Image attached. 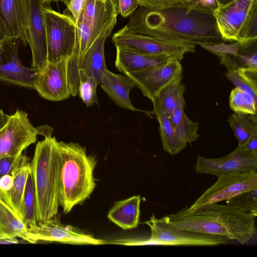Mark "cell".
<instances>
[{
  "label": "cell",
  "mask_w": 257,
  "mask_h": 257,
  "mask_svg": "<svg viewBox=\"0 0 257 257\" xmlns=\"http://www.w3.org/2000/svg\"><path fill=\"white\" fill-rule=\"evenodd\" d=\"M124 27L135 33L194 46L223 42L213 12L192 0L162 10L140 6Z\"/></svg>",
  "instance_id": "obj_1"
},
{
  "label": "cell",
  "mask_w": 257,
  "mask_h": 257,
  "mask_svg": "<svg viewBox=\"0 0 257 257\" xmlns=\"http://www.w3.org/2000/svg\"><path fill=\"white\" fill-rule=\"evenodd\" d=\"M179 229L225 237L245 244L256 234L255 217L229 205L217 203L184 208L164 217Z\"/></svg>",
  "instance_id": "obj_2"
},
{
  "label": "cell",
  "mask_w": 257,
  "mask_h": 257,
  "mask_svg": "<svg viewBox=\"0 0 257 257\" xmlns=\"http://www.w3.org/2000/svg\"><path fill=\"white\" fill-rule=\"evenodd\" d=\"M61 157L59 201L64 213L88 198L96 183L93 175L97 160L76 143L59 142Z\"/></svg>",
  "instance_id": "obj_3"
},
{
  "label": "cell",
  "mask_w": 257,
  "mask_h": 257,
  "mask_svg": "<svg viewBox=\"0 0 257 257\" xmlns=\"http://www.w3.org/2000/svg\"><path fill=\"white\" fill-rule=\"evenodd\" d=\"M60 168L59 142L55 137H46L37 144L31 163L36 195L37 222L51 218L58 213Z\"/></svg>",
  "instance_id": "obj_4"
},
{
  "label": "cell",
  "mask_w": 257,
  "mask_h": 257,
  "mask_svg": "<svg viewBox=\"0 0 257 257\" xmlns=\"http://www.w3.org/2000/svg\"><path fill=\"white\" fill-rule=\"evenodd\" d=\"M117 15V5L112 0H85L76 22V41L67 65L70 73H78L85 53L103 32L112 31Z\"/></svg>",
  "instance_id": "obj_5"
},
{
  "label": "cell",
  "mask_w": 257,
  "mask_h": 257,
  "mask_svg": "<svg viewBox=\"0 0 257 257\" xmlns=\"http://www.w3.org/2000/svg\"><path fill=\"white\" fill-rule=\"evenodd\" d=\"M213 13L223 41L257 40V0H232Z\"/></svg>",
  "instance_id": "obj_6"
},
{
  "label": "cell",
  "mask_w": 257,
  "mask_h": 257,
  "mask_svg": "<svg viewBox=\"0 0 257 257\" xmlns=\"http://www.w3.org/2000/svg\"><path fill=\"white\" fill-rule=\"evenodd\" d=\"M48 4L44 9L47 61L54 63L72 55L77 38L76 25L71 15L58 13Z\"/></svg>",
  "instance_id": "obj_7"
},
{
  "label": "cell",
  "mask_w": 257,
  "mask_h": 257,
  "mask_svg": "<svg viewBox=\"0 0 257 257\" xmlns=\"http://www.w3.org/2000/svg\"><path fill=\"white\" fill-rule=\"evenodd\" d=\"M38 135L25 111L17 110L9 115L0 109V158L20 156L36 142Z\"/></svg>",
  "instance_id": "obj_8"
},
{
  "label": "cell",
  "mask_w": 257,
  "mask_h": 257,
  "mask_svg": "<svg viewBox=\"0 0 257 257\" xmlns=\"http://www.w3.org/2000/svg\"><path fill=\"white\" fill-rule=\"evenodd\" d=\"M144 223L149 226L151 233L144 244L163 245H215L224 244L229 240L221 236L179 229L171 226L165 217L157 218L153 214Z\"/></svg>",
  "instance_id": "obj_9"
},
{
  "label": "cell",
  "mask_w": 257,
  "mask_h": 257,
  "mask_svg": "<svg viewBox=\"0 0 257 257\" xmlns=\"http://www.w3.org/2000/svg\"><path fill=\"white\" fill-rule=\"evenodd\" d=\"M112 42L115 47L149 54H165L182 60L184 55L194 52L195 46L132 32L124 26L114 33Z\"/></svg>",
  "instance_id": "obj_10"
},
{
  "label": "cell",
  "mask_w": 257,
  "mask_h": 257,
  "mask_svg": "<svg viewBox=\"0 0 257 257\" xmlns=\"http://www.w3.org/2000/svg\"><path fill=\"white\" fill-rule=\"evenodd\" d=\"M22 239L33 243L40 241L73 244L100 245L107 243L71 225L62 224L56 215L28 227Z\"/></svg>",
  "instance_id": "obj_11"
},
{
  "label": "cell",
  "mask_w": 257,
  "mask_h": 257,
  "mask_svg": "<svg viewBox=\"0 0 257 257\" xmlns=\"http://www.w3.org/2000/svg\"><path fill=\"white\" fill-rule=\"evenodd\" d=\"M180 61L177 58H171L162 64L123 74L134 82L144 96L152 101L164 87L177 79H182L183 70Z\"/></svg>",
  "instance_id": "obj_12"
},
{
  "label": "cell",
  "mask_w": 257,
  "mask_h": 257,
  "mask_svg": "<svg viewBox=\"0 0 257 257\" xmlns=\"http://www.w3.org/2000/svg\"><path fill=\"white\" fill-rule=\"evenodd\" d=\"M257 188V172L235 173L217 177V181L189 208L194 210L202 206L227 200L235 196Z\"/></svg>",
  "instance_id": "obj_13"
},
{
  "label": "cell",
  "mask_w": 257,
  "mask_h": 257,
  "mask_svg": "<svg viewBox=\"0 0 257 257\" xmlns=\"http://www.w3.org/2000/svg\"><path fill=\"white\" fill-rule=\"evenodd\" d=\"M196 172L217 177L235 173L256 171L257 153L238 146L229 154L216 159L198 156L194 165Z\"/></svg>",
  "instance_id": "obj_14"
},
{
  "label": "cell",
  "mask_w": 257,
  "mask_h": 257,
  "mask_svg": "<svg viewBox=\"0 0 257 257\" xmlns=\"http://www.w3.org/2000/svg\"><path fill=\"white\" fill-rule=\"evenodd\" d=\"M68 59L47 62L45 67L39 70L35 89L43 98L59 101L71 95L67 76Z\"/></svg>",
  "instance_id": "obj_15"
},
{
  "label": "cell",
  "mask_w": 257,
  "mask_h": 257,
  "mask_svg": "<svg viewBox=\"0 0 257 257\" xmlns=\"http://www.w3.org/2000/svg\"><path fill=\"white\" fill-rule=\"evenodd\" d=\"M28 1V44L32 53V66L39 70L48 62L44 9L48 4L45 0Z\"/></svg>",
  "instance_id": "obj_16"
},
{
  "label": "cell",
  "mask_w": 257,
  "mask_h": 257,
  "mask_svg": "<svg viewBox=\"0 0 257 257\" xmlns=\"http://www.w3.org/2000/svg\"><path fill=\"white\" fill-rule=\"evenodd\" d=\"M39 69L30 68L21 62L16 40L6 43L0 60V81L35 89Z\"/></svg>",
  "instance_id": "obj_17"
},
{
  "label": "cell",
  "mask_w": 257,
  "mask_h": 257,
  "mask_svg": "<svg viewBox=\"0 0 257 257\" xmlns=\"http://www.w3.org/2000/svg\"><path fill=\"white\" fill-rule=\"evenodd\" d=\"M28 0H0V22L7 42L20 40L28 44Z\"/></svg>",
  "instance_id": "obj_18"
},
{
  "label": "cell",
  "mask_w": 257,
  "mask_h": 257,
  "mask_svg": "<svg viewBox=\"0 0 257 257\" xmlns=\"http://www.w3.org/2000/svg\"><path fill=\"white\" fill-rule=\"evenodd\" d=\"M100 79L101 88L117 105L125 109L153 114L152 112L140 110L132 104L130 92L136 86L128 76L114 73L106 69L100 72Z\"/></svg>",
  "instance_id": "obj_19"
},
{
  "label": "cell",
  "mask_w": 257,
  "mask_h": 257,
  "mask_svg": "<svg viewBox=\"0 0 257 257\" xmlns=\"http://www.w3.org/2000/svg\"><path fill=\"white\" fill-rule=\"evenodd\" d=\"M116 47V68L123 74L138 71L162 64L174 56L165 54H149Z\"/></svg>",
  "instance_id": "obj_20"
},
{
  "label": "cell",
  "mask_w": 257,
  "mask_h": 257,
  "mask_svg": "<svg viewBox=\"0 0 257 257\" xmlns=\"http://www.w3.org/2000/svg\"><path fill=\"white\" fill-rule=\"evenodd\" d=\"M153 104V114L156 115L159 124L160 138L164 150L174 155L181 152L187 147V143L178 133L173 122L167 112L155 97Z\"/></svg>",
  "instance_id": "obj_21"
},
{
  "label": "cell",
  "mask_w": 257,
  "mask_h": 257,
  "mask_svg": "<svg viewBox=\"0 0 257 257\" xmlns=\"http://www.w3.org/2000/svg\"><path fill=\"white\" fill-rule=\"evenodd\" d=\"M111 32L106 30L103 32L83 56L79 68V80L93 77L97 83L100 84V73L107 69L104 57V43Z\"/></svg>",
  "instance_id": "obj_22"
},
{
  "label": "cell",
  "mask_w": 257,
  "mask_h": 257,
  "mask_svg": "<svg viewBox=\"0 0 257 257\" xmlns=\"http://www.w3.org/2000/svg\"><path fill=\"white\" fill-rule=\"evenodd\" d=\"M230 128L238 145L257 153V117L256 114L233 112L228 118Z\"/></svg>",
  "instance_id": "obj_23"
},
{
  "label": "cell",
  "mask_w": 257,
  "mask_h": 257,
  "mask_svg": "<svg viewBox=\"0 0 257 257\" xmlns=\"http://www.w3.org/2000/svg\"><path fill=\"white\" fill-rule=\"evenodd\" d=\"M140 195L131 197L115 202L107 217L112 222L124 230L136 228L139 223Z\"/></svg>",
  "instance_id": "obj_24"
},
{
  "label": "cell",
  "mask_w": 257,
  "mask_h": 257,
  "mask_svg": "<svg viewBox=\"0 0 257 257\" xmlns=\"http://www.w3.org/2000/svg\"><path fill=\"white\" fill-rule=\"evenodd\" d=\"M30 170L31 163L28 158L22 154L11 173L13 177V183L12 188L6 194V202L20 217L22 198Z\"/></svg>",
  "instance_id": "obj_25"
},
{
  "label": "cell",
  "mask_w": 257,
  "mask_h": 257,
  "mask_svg": "<svg viewBox=\"0 0 257 257\" xmlns=\"http://www.w3.org/2000/svg\"><path fill=\"white\" fill-rule=\"evenodd\" d=\"M220 62L227 68V77L235 85L253 95H257V70H245L237 66L230 57L224 53H218Z\"/></svg>",
  "instance_id": "obj_26"
},
{
  "label": "cell",
  "mask_w": 257,
  "mask_h": 257,
  "mask_svg": "<svg viewBox=\"0 0 257 257\" xmlns=\"http://www.w3.org/2000/svg\"><path fill=\"white\" fill-rule=\"evenodd\" d=\"M28 226L22 218L0 197V233L5 237L26 235Z\"/></svg>",
  "instance_id": "obj_27"
},
{
  "label": "cell",
  "mask_w": 257,
  "mask_h": 257,
  "mask_svg": "<svg viewBox=\"0 0 257 257\" xmlns=\"http://www.w3.org/2000/svg\"><path fill=\"white\" fill-rule=\"evenodd\" d=\"M21 217L28 227L35 226L37 224L36 195L31 169L28 176L22 198Z\"/></svg>",
  "instance_id": "obj_28"
},
{
  "label": "cell",
  "mask_w": 257,
  "mask_h": 257,
  "mask_svg": "<svg viewBox=\"0 0 257 257\" xmlns=\"http://www.w3.org/2000/svg\"><path fill=\"white\" fill-rule=\"evenodd\" d=\"M184 91V86L181 83V79H178L162 89L156 97L170 115L179 106L185 105Z\"/></svg>",
  "instance_id": "obj_29"
},
{
  "label": "cell",
  "mask_w": 257,
  "mask_h": 257,
  "mask_svg": "<svg viewBox=\"0 0 257 257\" xmlns=\"http://www.w3.org/2000/svg\"><path fill=\"white\" fill-rule=\"evenodd\" d=\"M185 106H179L170 116L180 136L187 143L191 144L199 137V124L187 117L184 111Z\"/></svg>",
  "instance_id": "obj_30"
},
{
  "label": "cell",
  "mask_w": 257,
  "mask_h": 257,
  "mask_svg": "<svg viewBox=\"0 0 257 257\" xmlns=\"http://www.w3.org/2000/svg\"><path fill=\"white\" fill-rule=\"evenodd\" d=\"M230 108L236 113L256 114V96L239 87L235 86L229 97Z\"/></svg>",
  "instance_id": "obj_31"
},
{
  "label": "cell",
  "mask_w": 257,
  "mask_h": 257,
  "mask_svg": "<svg viewBox=\"0 0 257 257\" xmlns=\"http://www.w3.org/2000/svg\"><path fill=\"white\" fill-rule=\"evenodd\" d=\"M257 188L241 193L226 200L227 205L257 216Z\"/></svg>",
  "instance_id": "obj_32"
},
{
  "label": "cell",
  "mask_w": 257,
  "mask_h": 257,
  "mask_svg": "<svg viewBox=\"0 0 257 257\" xmlns=\"http://www.w3.org/2000/svg\"><path fill=\"white\" fill-rule=\"evenodd\" d=\"M98 84L93 77L80 80L78 93L79 97L87 106L98 104L96 89Z\"/></svg>",
  "instance_id": "obj_33"
},
{
  "label": "cell",
  "mask_w": 257,
  "mask_h": 257,
  "mask_svg": "<svg viewBox=\"0 0 257 257\" xmlns=\"http://www.w3.org/2000/svg\"><path fill=\"white\" fill-rule=\"evenodd\" d=\"M140 6L149 9L162 10L185 3L182 0H137Z\"/></svg>",
  "instance_id": "obj_34"
},
{
  "label": "cell",
  "mask_w": 257,
  "mask_h": 257,
  "mask_svg": "<svg viewBox=\"0 0 257 257\" xmlns=\"http://www.w3.org/2000/svg\"><path fill=\"white\" fill-rule=\"evenodd\" d=\"M140 7L137 0H117V12L121 16H130Z\"/></svg>",
  "instance_id": "obj_35"
},
{
  "label": "cell",
  "mask_w": 257,
  "mask_h": 257,
  "mask_svg": "<svg viewBox=\"0 0 257 257\" xmlns=\"http://www.w3.org/2000/svg\"><path fill=\"white\" fill-rule=\"evenodd\" d=\"M19 156H6L0 158V178L11 174Z\"/></svg>",
  "instance_id": "obj_36"
},
{
  "label": "cell",
  "mask_w": 257,
  "mask_h": 257,
  "mask_svg": "<svg viewBox=\"0 0 257 257\" xmlns=\"http://www.w3.org/2000/svg\"><path fill=\"white\" fill-rule=\"evenodd\" d=\"M13 177L11 174H7L0 178V197L6 201V194L12 188Z\"/></svg>",
  "instance_id": "obj_37"
},
{
  "label": "cell",
  "mask_w": 257,
  "mask_h": 257,
  "mask_svg": "<svg viewBox=\"0 0 257 257\" xmlns=\"http://www.w3.org/2000/svg\"><path fill=\"white\" fill-rule=\"evenodd\" d=\"M85 2V0H70L67 6V10L71 14L75 23Z\"/></svg>",
  "instance_id": "obj_38"
},
{
  "label": "cell",
  "mask_w": 257,
  "mask_h": 257,
  "mask_svg": "<svg viewBox=\"0 0 257 257\" xmlns=\"http://www.w3.org/2000/svg\"><path fill=\"white\" fill-rule=\"evenodd\" d=\"M196 2L199 5L208 9L212 12L217 8V4L216 0H192Z\"/></svg>",
  "instance_id": "obj_39"
},
{
  "label": "cell",
  "mask_w": 257,
  "mask_h": 257,
  "mask_svg": "<svg viewBox=\"0 0 257 257\" xmlns=\"http://www.w3.org/2000/svg\"><path fill=\"white\" fill-rule=\"evenodd\" d=\"M19 242L17 237H0V244H16Z\"/></svg>",
  "instance_id": "obj_40"
},
{
  "label": "cell",
  "mask_w": 257,
  "mask_h": 257,
  "mask_svg": "<svg viewBox=\"0 0 257 257\" xmlns=\"http://www.w3.org/2000/svg\"><path fill=\"white\" fill-rule=\"evenodd\" d=\"M7 42L5 33L0 22V43L4 46L5 44Z\"/></svg>",
  "instance_id": "obj_41"
},
{
  "label": "cell",
  "mask_w": 257,
  "mask_h": 257,
  "mask_svg": "<svg viewBox=\"0 0 257 257\" xmlns=\"http://www.w3.org/2000/svg\"><path fill=\"white\" fill-rule=\"evenodd\" d=\"M232 0H216L217 6H223Z\"/></svg>",
  "instance_id": "obj_42"
},
{
  "label": "cell",
  "mask_w": 257,
  "mask_h": 257,
  "mask_svg": "<svg viewBox=\"0 0 257 257\" xmlns=\"http://www.w3.org/2000/svg\"><path fill=\"white\" fill-rule=\"evenodd\" d=\"M46 2L48 4H50L51 2H63L64 4H65L66 6L68 4L70 0H45Z\"/></svg>",
  "instance_id": "obj_43"
},
{
  "label": "cell",
  "mask_w": 257,
  "mask_h": 257,
  "mask_svg": "<svg viewBox=\"0 0 257 257\" xmlns=\"http://www.w3.org/2000/svg\"><path fill=\"white\" fill-rule=\"evenodd\" d=\"M4 50V46L0 43V60Z\"/></svg>",
  "instance_id": "obj_44"
},
{
  "label": "cell",
  "mask_w": 257,
  "mask_h": 257,
  "mask_svg": "<svg viewBox=\"0 0 257 257\" xmlns=\"http://www.w3.org/2000/svg\"><path fill=\"white\" fill-rule=\"evenodd\" d=\"M185 3H187V2H189L190 1H191V0H182Z\"/></svg>",
  "instance_id": "obj_45"
},
{
  "label": "cell",
  "mask_w": 257,
  "mask_h": 257,
  "mask_svg": "<svg viewBox=\"0 0 257 257\" xmlns=\"http://www.w3.org/2000/svg\"><path fill=\"white\" fill-rule=\"evenodd\" d=\"M117 5V0H112Z\"/></svg>",
  "instance_id": "obj_46"
},
{
  "label": "cell",
  "mask_w": 257,
  "mask_h": 257,
  "mask_svg": "<svg viewBox=\"0 0 257 257\" xmlns=\"http://www.w3.org/2000/svg\"><path fill=\"white\" fill-rule=\"evenodd\" d=\"M3 237V236L1 235V234L0 233V237Z\"/></svg>",
  "instance_id": "obj_47"
}]
</instances>
